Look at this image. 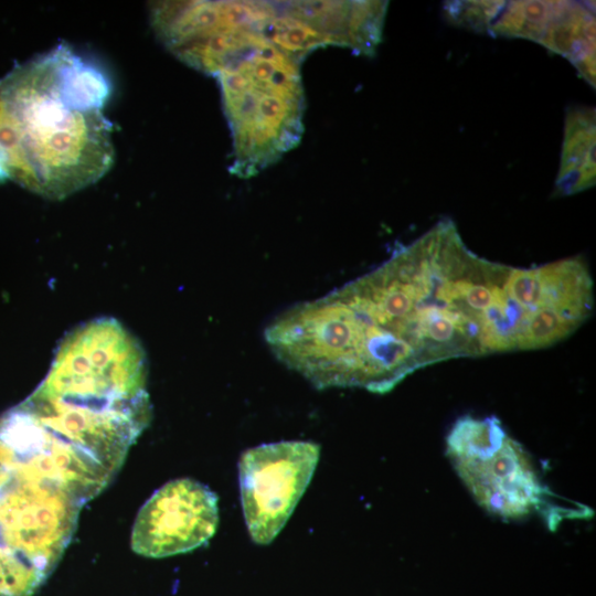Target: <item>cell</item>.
<instances>
[{"label":"cell","instance_id":"6da1fadb","mask_svg":"<svg viewBox=\"0 0 596 596\" xmlns=\"http://www.w3.org/2000/svg\"><path fill=\"white\" fill-rule=\"evenodd\" d=\"M513 272L471 252L446 219L371 272L288 308L264 338L317 389L384 394L430 364L526 350L538 311Z\"/></svg>","mask_w":596,"mask_h":596},{"label":"cell","instance_id":"52a82bcc","mask_svg":"<svg viewBox=\"0 0 596 596\" xmlns=\"http://www.w3.org/2000/svg\"><path fill=\"white\" fill-rule=\"evenodd\" d=\"M320 457L313 441L284 440L245 450L238 481L245 523L252 540L269 544L305 493Z\"/></svg>","mask_w":596,"mask_h":596},{"label":"cell","instance_id":"7a4b0ae2","mask_svg":"<svg viewBox=\"0 0 596 596\" xmlns=\"http://www.w3.org/2000/svg\"><path fill=\"white\" fill-rule=\"evenodd\" d=\"M110 83L62 43L0 78V181L63 199L111 168Z\"/></svg>","mask_w":596,"mask_h":596},{"label":"cell","instance_id":"5b68a950","mask_svg":"<svg viewBox=\"0 0 596 596\" xmlns=\"http://www.w3.org/2000/svg\"><path fill=\"white\" fill-rule=\"evenodd\" d=\"M447 455L476 501L505 520L539 514L550 529L590 509L564 505L542 482L529 454L496 416L465 415L446 438Z\"/></svg>","mask_w":596,"mask_h":596},{"label":"cell","instance_id":"9c48e42d","mask_svg":"<svg viewBox=\"0 0 596 596\" xmlns=\"http://www.w3.org/2000/svg\"><path fill=\"white\" fill-rule=\"evenodd\" d=\"M217 523V497L209 487L190 478L171 480L139 510L131 547L155 558L187 553L205 544Z\"/></svg>","mask_w":596,"mask_h":596},{"label":"cell","instance_id":"30bf717a","mask_svg":"<svg viewBox=\"0 0 596 596\" xmlns=\"http://www.w3.org/2000/svg\"><path fill=\"white\" fill-rule=\"evenodd\" d=\"M290 12L321 41L373 55L382 39L386 1H287Z\"/></svg>","mask_w":596,"mask_h":596},{"label":"cell","instance_id":"3957f363","mask_svg":"<svg viewBox=\"0 0 596 596\" xmlns=\"http://www.w3.org/2000/svg\"><path fill=\"white\" fill-rule=\"evenodd\" d=\"M85 504L20 406L0 416V596H32L70 544Z\"/></svg>","mask_w":596,"mask_h":596},{"label":"cell","instance_id":"ba28073f","mask_svg":"<svg viewBox=\"0 0 596 596\" xmlns=\"http://www.w3.org/2000/svg\"><path fill=\"white\" fill-rule=\"evenodd\" d=\"M593 3L573 1H456L445 6L449 20L492 35L524 38L574 65L595 50Z\"/></svg>","mask_w":596,"mask_h":596},{"label":"cell","instance_id":"277c9868","mask_svg":"<svg viewBox=\"0 0 596 596\" xmlns=\"http://www.w3.org/2000/svg\"><path fill=\"white\" fill-rule=\"evenodd\" d=\"M300 63L265 44L215 75L233 139L231 171L237 177L255 175L299 143L305 111Z\"/></svg>","mask_w":596,"mask_h":596},{"label":"cell","instance_id":"8fae6325","mask_svg":"<svg viewBox=\"0 0 596 596\" xmlns=\"http://www.w3.org/2000/svg\"><path fill=\"white\" fill-rule=\"evenodd\" d=\"M595 110L574 108L567 113L556 195L584 191L595 183Z\"/></svg>","mask_w":596,"mask_h":596},{"label":"cell","instance_id":"8992f818","mask_svg":"<svg viewBox=\"0 0 596 596\" xmlns=\"http://www.w3.org/2000/svg\"><path fill=\"white\" fill-rule=\"evenodd\" d=\"M153 31L187 65L209 75L243 54L272 44L267 26L273 1H156L149 4Z\"/></svg>","mask_w":596,"mask_h":596}]
</instances>
